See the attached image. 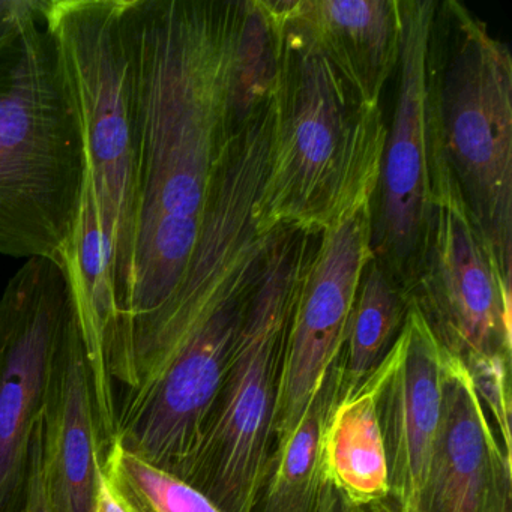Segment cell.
Instances as JSON below:
<instances>
[{
    "label": "cell",
    "mask_w": 512,
    "mask_h": 512,
    "mask_svg": "<svg viewBox=\"0 0 512 512\" xmlns=\"http://www.w3.org/2000/svg\"><path fill=\"white\" fill-rule=\"evenodd\" d=\"M95 512H128L121 500L116 497L107 481L106 473L101 467L98 476L97 496H95Z\"/></svg>",
    "instance_id": "obj_23"
},
{
    "label": "cell",
    "mask_w": 512,
    "mask_h": 512,
    "mask_svg": "<svg viewBox=\"0 0 512 512\" xmlns=\"http://www.w3.org/2000/svg\"><path fill=\"white\" fill-rule=\"evenodd\" d=\"M83 181L79 118L41 17L0 49V254L64 268Z\"/></svg>",
    "instance_id": "obj_3"
},
{
    "label": "cell",
    "mask_w": 512,
    "mask_h": 512,
    "mask_svg": "<svg viewBox=\"0 0 512 512\" xmlns=\"http://www.w3.org/2000/svg\"><path fill=\"white\" fill-rule=\"evenodd\" d=\"M436 8V0H400L397 101L371 217V256L406 298L427 244L437 173L445 161L428 73Z\"/></svg>",
    "instance_id": "obj_7"
},
{
    "label": "cell",
    "mask_w": 512,
    "mask_h": 512,
    "mask_svg": "<svg viewBox=\"0 0 512 512\" xmlns=\"http://www.w3.org/2000/svg\"><path fill=\"white\" fill-rule=\"evenodd\" d=\"M127 8L128 0H46L43 13L79 118L118 320L130 290L136 193Z\"/></svg>",
    "instance_id": "obj_5"
},
{
    "label": "cell",
    "mask_w": 512,
    "mask_h": 512,
    "mask_svg": "<svg viewBox=\"0 0 512 512\" xmlns=\"http://www.w3.org/2000/svg\"><path fill=\"white\" fill-rule=\"evenodd\" d=\"M341 395L340 359L323 380L298 427L275 445L260 491L259 512H317L328 479L323 463L326 421Z\"/></svg>",
    "instance_id": "obj_16"
},
{
    "label": "cell",
    "mask_w": 512,
    "mask_h": 512,
    "mask_svg": "<svg viewBox=\"0 0 512 512\" xmlns=\"http://www.w3.org/2000/svg\"><path fill=\"white\" fill-rule=\"evenodd\" d=\"M17 512H55L47 493L43 464H41L40 424L32 440L28 484Z\"/></svg>",
    "instance_id": "obj_22"
},
{
    "label": "cell",
    "mask_w": 512,
    "mask_h": 512,
    "mask_svg": "<svg viewBox=\"0 0 512 512\" xmlns=\"http://www.w3.org/2000/svg\"><path fill=\"white\" fill-rule=\"evenodd\" d=\"M428 73L443 160L467 214L512 283V56L458 0L437 2Z\"/></svg>",
    "instance_id": "obj_4"
},
{
    "label": "cell",
    "mask_w": 512,
    "mask_h": 512,
    "mask_svg": "<svg viewBox=\"0 0 512 512\" xmlns=\"http://www.w3.org/2000/svg\"><path fill=\"white\" fill-rule=\"evenodd\" d=\"M268 172L254 206L260 235H322L373 203L388 127L326 56L281 17Z\"/></svg>",
    "instance_id": "obj_2"
},
{
    "label": "cell",
    "mask_w": 512,
    "mask_h": 512,
    "mask_svg": "<svg viewBox=\"0 0 512 512\" xmlns=\"http://www.w3.org/2000/svg\"><path fill=\"white\" fill-rule=\"evenodd\" d=\"M373 203L319 235L287 329L274 415V448L296 427L343 352L347 325L371 256Z\"/></svg>",
    "instance_id": "obj_10"
},
{
    "label": "cell",
    "mask_w": 512,
    "mask_h": 512,
    "mask_svg": "<svg viewBox=\"0 0 512 512\" xmlns=\"http://www.w3.org/2000/svg\"><path fill=\"white\" fill-rule=\"evenodd\" d=\"M317 512H356V506L347 502L343 494L338 493L331 484H326L323 491L322 502Z\"/></svg>",
    "instance_id": "obj_24"
},
{
    "label": "cell",
    "mask_w": 512,
    "mask_h": 512,
    "mask_svg": "<svg viewBox=\"0 0 512 512\" xmlns=\"http://www.w3.org/2000/svg\"><path fill=\"white\" fill-rule=\"evenodd\" d=\"M46 0H0V49L43 17Z\"/></svg>",
    "instance_id": "obj_21"
},
{
    "label": "cell",
    "mask_w": 512,
    "mask_h": 512,
    "mask_svg": "<svg viewBox=\"0 0 512 512\" xmlns=\"http://www.w3.org/2000/svg\"><path fill=\"white\" fill-rule=\"evenodd\" d=\"M394 346L353 391L335 401L323 434L329 484L353 506L389 499V469L380 421V395L394 365Z\"/></svg>",
    "instance_id": "obj_15"
},
{
    "label": "cell",
    "mask_w": 512,
    "mask_h": 512,
    "mask_svg": "<svg viewBox=\"0 0 512 512\" xmlns=\"http://www.w3.org/2000/svg\"><path fill=\"white\" fill-rule=\"evenodd\" d=\"M421 265L407 301L452 355L511 359V287L476 232L443 161Z\"/></svg>",
    "instance_id": "obj_9"
},
{
    "label": "cell",
    "mask_w": 512,
    "mask_h": 512,
    "mask_svg": "<svg viewBox=\"0 0 512 512\" xmlns=\"http://www.w3.org/2000/svg\"><path fill=\"white\" fill-rule=\"evenodd\" d=\"M394 353V365L380 395L389 499L401 512H419L442 421L448 350L409 302Z\"/></svg>",
    "instance_id": "obj_11"
},
{
    "label": "cell",
    "mask_w": 512,
    "mask_h": 512,
    "mask_svg": "<svg viewBox=\"0 0 512 512\" xmlns=\"http://www.w3.org/2000/svg\"><path fill=\"white\" fill-rule=\"evenodd\" d=\"M409 301L373 259L356 293L340 356L341 394L353 391L388 355L406 322Z\"/></svg>",
    "instance_id": "obj_17"
},
{
    "label": "cell",
    "mask_w": 512,
    "mask_h": 512,
    "mask_svg": "<svg viewBox=\"0 0 512 512\" xmlns=\"http://www.w3.org/2000/svg\"><path fill=\"white\" fill-rule=\"evenodd\" d=\"M244 0H128L136 193L127 305L116 340L181 286L227 148Z\"/></svg>",
    "instance_id": "obj_1"
},
{
    "label": "cell",
    "mask_w": 512,
    "mask_h": 512,
    "mask_svg": "<svg viewBox=\"0 0 512 512\" xmlns=\"http://www.w3.org/2000/svg\"><path fill=\"white\" fill-rule=\"evenodd\" d=\"M67 272L29 259L0 295V512H17L31 445L56 358L73 314Z\"/></svg>",
    "instance_id": "obj_8"
},
{
    "label": "cell",
    "mask_w": 512,
    "mask_h": 512,
    "mask_svg": "<svg viewBox=\"0 0 512 512\" xmlns=\"http://www.w3.org/2000/svg\"><path fill=\"white\" fill-rule=\"evenodd\" d=\"M40 440L53 511L95 512L103 449L91 365L74 307L50 379Z\"/></svg>",
    "instance_id": "obj_13"
},
{
    "label": "cell",
    "mask_w": 512,
    "mask_h": 512,
    "mask_svg": "<svg viewBox=\"0 0 512 512\" xmlns=\"http://www.w3.org/2000/svg\"><path fill=\"white\" fill-rule=\"evenodd\" d=\"M472 377L482 406L487 407L491 424L496 425L497 439L506 457L512 461L511 445V359L484 356L463 362Z\"/></svg>",
    "instance_id": "obj_20"
},
{
    "label": "cell",
    "mask_w": 512,
    "mask_h": 512,
    "mask_svg": "<svg viewBox=\"0 0 512 512\" xmlns=\"http://www.w3.org/2000/svg\"><path fill=\"white\" fill-rule=\"evenodd\" d=\"M487 415L466 365L448 352L442 421L419 512H512V461Z\"/></svg>",
    "instance_id": "obj_12"
},
{
    "label": "cell",
    "mask_w": 512,
    "mask_h": 512,
    "mask_svg": "<svg viewBox=\"0 0 512 512\" xmlns=\"http://www.w3.org/2000/svg\"><path fill=\"white\" fill-rule=\"evenodd\" d=\"M319 235L278 230L202 443L184 481L221 512H256L274 452L287 329Z\"/></svg>",
    "instance_id": "obj_6"
},
{
    "label": "cell",
    "mask_w": 512,
    "mask_h": 512,
    "mask_svg": "<svg viewBox=\"0 0 512 512\" xmlns=\"http://www.w3.org/2000/svg\"><path fill=\"white\" fill-rule=\"evenodd\" d=\"M274 5L362 103L382 107L383 88L400 59V0H274Z\"/></svg>",
    "instance_id": "obj_14"
},
{
    "label": "cell",
    "mask_w": 512,
    "mask_h": 512,
    "mask_svg": "<svg viewBox=\"0 0 512 512\" xmlns=\"http://www.w3.org/2000/svg\"><path fill=\"white\" fill-rule=\"evenodd\" d=\"M278 52L280 25L269 0H244L230 71L229 115L235 133L272 100Z\"/></svg>",
    "instance_id": "obj_18"
},
{
    "label": "cell",
    "mask_w": 512,
    "mask_h": 512,
    "mask_svg": "<svg viewBox=\"0 0 512 512\" xmlns=\"http://www.w3.org/2000/svg\"><path fill=\"white\" fill-rule=\"evenodd\" d=\"M110 488L128 512H221L202 491L121 446L103 455Z\"/></svg>",
    "instance_id": "obj_19"
},
{
    "label": "cell",
    "mask_w": 512,
    "mask_h": 512,
    "mask_svg": "<svg viewBox=\"0 0 512 512\" xmlns=\"http://www.w3.org/2000/svg\"><path fill=\"white\" fill-rule=\"evenodd\" d=\"M356 512H401L400 508L392 502L391 499L382 500V502L373 503L370 506H356Z\"/></svg>",
    "instance_id": "obj_25"
}]
</instances>
